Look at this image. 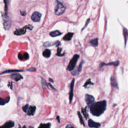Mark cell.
<instances>
[{
    "label": "cell",
    "mask_w": 128,
    "mask_h": 128,
    "mask_svg": "<svg viewBox=\"0 0 128 128\" xmlns=\"http://www.w3.org/2000/svg\"><path fill=\"white\" fill-rule=\"evenodd\" d=\"M106 106L107 103L106 101L94 103L90 107V112L94 116H99L104 112L106 109Z\"/></svg>",
    "instance_id": "6da1fadb"
},
{
    "label": "cell",
    "mask_w": 128,
    "mask_h": 128,
    "mask_svg": "<svg viewBox=\"0 0 128 128\" xmlns=\"http://www.w3.org/2000/svg\"><path fill=\"white\" fill-rule=\"evenodd\" d=\"M66 7L60 0H57L56 6L55 8V13L57 16L62 15L66 10Z\"/></svg>",
    "instance_id": "7a4b0ae2"
},
{
    "label": "cell",
    "mask_w": 128,
    "mask_h": 128,
    "mask_svg": "<svg viewBox=\"0 0 128 128\" xmlns=\"http://www.w3.org/2000/svg\"><path fill=\"white\" fill-rule=\"evenodd\" d=\"M79 57H80L79 55L77 54L73 56V58L70 61V63L67 68V70L69 71H72L74 69Z\"/></svg>",
    "instance_id": "3957f363"
},
{
    "label": "cell",
    "mask_w": 128,
    "mask_h": 128,
    "mask_svg": "<svg viewBox=\"0 0 128 128\" xmlns=\"http://www.w3.org/2000/svg\"><path fill=\"white\" fill-rule=\"evenodd\" d=\"M23 110L28 116H33L35 113L36 107L35 106H30L28 104H27L23 107Z\"/></svg>",
    "instance_id": "277c9868"
},
{
    "label": "cell",
    "mask_w": 128,
    "mask_h": 128,
    "mask_svg": "<svg viewBox=\"0 0 128 128\" xmlns=\"http://www.w3.org/2000/svg\"><path fill=\"white\" fill-rule=\"evenodd\" d=\"M33 28V27L32 25H27L25 27H24V28L21 29H18L16 31L14 32V34L18 36H20L22 35H24L26 33V30L27 29H28L29 30H32Z\"/></svg>",
    "instance_id": "5b68a950"
},
{
    "label": "cell",
    "mask_w": 128,
    "mask_h": 128,
    "mask_svg": "<svg viewBox=\"0 0 128 128\" xmlns=\"http://www.w3.org/2000/svg\"><path fill=\"white\" fill-rule=\"evenodd\" d=\"M85 101L88 106L90 107L95 103V99L92 96L86 94L85 96Z\"/></svg>",
    "instance_id": "8992f818"
},
{
    "label": "cell",
    "mask_w": 128,
    "mask_h": 128,
    "mask_svg": "<svg viewBox=\"0 0 128 128\" xmlns=\"http://www.w3.org/2000/svg\"><path fill=\"white\" fill-rule=\"evenodd\" d=\"M42 14L38 12H35L32 15L31 19L34 22H38L40 21Z\"/></svg>",
    "instance_id": "52a82bcc"
},
{
    "label": "cell",
    "mask_w": 128,
    "mask_h": 128,
    "mask_svg": "<svg viewBox=\"0 0 128 128\" xmlns=\"http://www.w3.org/2000/svg\"><path fill=\"white\" fill-rule=\"evenodd\" d=\"M74 84H75V79H73L71 82V86H70V92L69 94V100H70V103H71L73 96H74Z\"/></svg>",
    "instance_id": "ba28073f"
},
{
    "label": "cell",
    "mask_w": 128,
    "mask_h": 128,
    "mask_svg": "<svg viewBox=\"0 0 128 128\" xmlns=\"http://www.w3.org/2000/svg\"><path fill=\"white\" fill-rule=\"evenodd\" d=\"M88 125L90 128H99L101 127V124L93 121L92 120H89L88 121Z\"/></svg>",
    "instance_id": "9c48e42d"
},
{
    "label": "cell",
    "mask_w": 128,
    "mask_h": 128,
    "mask_svg": "<svg viewBox=\"0 0 128 128\" xmlns=\"http://www.w3.org/2000/svg\"><path fill=\"white\" fill-rule=\"evenodd\" d=\"M11 77L12 79H13L16 82H18V81L22 80L23 78L21 75L19 74H18V73H14V74H12L11 75Z\"/></svg>",
    "instance_id": "30bf717a"
},
{
    "label": "cell",
    "mask_w": 128,
    "mask_h": 128,
    "mask_svg": "<svg viewBox=\"0 0 128 128\" xmlns=\"http://www.w3.org/2000/svg\"><path fill=\"white\" fill-rule=\"evenodd\" d=\"M15 123L13 121H9L5 123L3 126H2V128H12L14 127Z\"/></svg>",
    "instance_id": "8fae6325"
},
{
    "label": "cell",
    "mask_w": 128,
    "mask_h": 128,
    "mask_svg": "<svg viewBox=\"0 0 128 128\" xmlns=\"http://www.w3.org/2000/svg\"><path fill=\"white\" fill-rule=\"evenodd\" d=\"M18 58L20 60H28L29 58V54L27 53H25L23 55L19 53V54L18 55Z\"/></svg>",
    "instance_id": "7c38bea8"
},
{
    "label": "cell",
    "mask_w": 128,
    "mask_h": 128,
    "mask_svg": "<svg viewBox=\"0 0 128 128\" xmlns=\"http://www.w3.org/2000/svg\"><path fill=\"white\" fill-rule=\"evenodd\" d=\"M10 97H7L5 99H3L2 98L0 97V105H5L6 103H8L9 101H10Z\"/></svg>",
    "instance_id": "4fadbf2b"
},
{
    "label": "cell",
    "mask_w": 128,
    "mask_h": 128,
    "mask_svg": "<svg viewBox=\"0 0 128 128\" xmlns=\"http://www.w3.org/2000/svg\"><path fill=\"white\" fill-rule=\"evenodd\" d=\"M73 35H74V34H73V33H68L67 34H66L65 36H64V37L63 38L64 40L65 41H70L72 37L73 36Z\"/></svg>",
    "instance_id": "5bb4252c"
},
{
    "label": "cell",
    "mask_w": 128,
    "mask_h": 128,
    "mask_svg": "<svg viewBox=\"0 0 128 128\" xmlns=\"http://www.w3.org/2000/svg\"><path fill=\"white\" fill-rule=\"evenodd\" d=\"M51 52L49 49L45 50L43 53V56L45 58H49L51 56Z\"/></svg>",
    "instance_id": "9a60e30c"
},
{
    "label": "cell",
    "mask_w": 128,
    "mask_h": 128,
    "mask_svg": "<svg viewBox=\"0 0 128 128\" xmlns=\"http://www.w3.org/2000/svg\"><path fill=\"white\" fill-rule=\"evenodd\" d=\"M62 34V33L58 30L53 31L50 33V35L51 36H52V37H56L59 36L61 35Z\"/></svg>",
    "instance_id": "2e32d148"
},
{
    "label": "cell",
    "mask_w": 128,
    "mask_h": 128,
    "mask_svg": "<svg viewBox=\"0 0 128 128\" xmlns=\"http://www.w3.org/2000/svg\"><path fill=\"white\" fill-rule=\"evenodd\" d=\"M24 71L23 70H8L3 72V73H1L0 75H3L5 74H7V73H16V72H23Z\"/></svg>",
    "instance_id": "e0dca14e"
},
{
    "label": "cell",
    "mask_w": 128,
    "mask_h": 128,
    "mask_svg": "<svg viewBox=\"0 0 128 128\" xmlns=\"http://www.w3.org/2000/svg\"><path fill=\"white\" fill-rule=\"evenodd\" d=\"M90 44L93 47H97L98 45V39H95L91 40L90 42Z\"/></svg>",
    "instance_id": "ac0fdd59"
},
{
    "label": "cell",
    "mask_w": 128,
    "mask_h": 128,
    "mask_svg": "<svg viewBox=\"0 0 128 128\" xmlns=\"http://www.w3.org/2000/svg\"><path fill=\"white\" fill-rule=\"evenodd\" d=\"M111 83L112 86L115 87V88H118V84L117 81L116 79H115L113 77H112L111 79Z\"/></svg>",
    "instance_id": "d6986e66"
},
{
    "label": "cell",
    "mask_w": 128,
    "mask_h": 128,
    "mask_svg": "<svg viewBox=\"0 0 128 128\" xmlns=\"http://www.w3.org/2000/svg\"><path fill=\"white\" fill-rule=\"evenodd\" d=\"M51 124L47 123V124H41L39 126L38 128H51Z\"/></svg>",
    "instance_id": "ffe728a7"
},
{
    "label": "cell",
    "mask_w": 128,
    "mask_h": 128,
    "mask_svg": "<svg viewBox=\"0 0 128 128\" xmlns=\"http://www.w3.org/2000/svg\"><path fill=\"white\" fill-rule=\"evenodd\" d=\"M120 62L119 61H116V62H111V63H110L109 64H103L104 65H114L115 67H117L119 65Z\"/></svg>",
    "instance_id": "44dd1931"
},
{
    "label": "cell",
    "mask_w": 128,
    "mask_h": 128,
    "mask_svg": "<svg viewBox=\"0 0 128 128\" xmlns=\"http://www.w3.org/2000/svg\"><path fill=\"white\" fill-rule=\"evenodd\" d=\"M123 32H124L125 40V43L126 44V42H127V39L128 38V31L126 28H124L123 29Z\"/></svg>",
    "instance_id": "7402d4cb"
},
{
    "label": "cell",
    "mask_w": 128,
    "mask_h": 128,
    "mask_svg": "<svg viewBox=\"0 0 128 128\" xmlns=\"http://www.w3.org/2000/svg\"><path fill=\"white\" fill-rule=\"evenodd\" d=\"M82 112L83 113V114L84 115V117H85L86 119H87L88 117V114L87 112V108H85V109L84 108H82Z\"/></svg>",
    "instance_id": "603a6c76"
},
{
    "label": "cell",
    "mask_w": 128,
    "mask_h": 128,
    "mask_svg": "<svg viewBox=\"0 0 128 128\" xmlns=\"http://www.w3.org/2000/svg\"><path fill=\"white\" fill-rule=\"evenodd\" d=\"M84 63V61H82L81 63V64L79 65V66L78 67V68L77 69V74H79V73L81 72L82 69V66H83V64Z\"/></svg>",
    "instance_id": "cb8c5ba5"
},
{
    "label": "cell",
    "mask_w": 128,
    "mask_h": 128,
    "mask_svg": "<svg viewBox=\"0 0 128 128\" xmlns=\"http://www.w3.org/2000/svg\"><path fill=\"white\" fill-rule=\"evenodd\" d=\"M78 116H79V118L80 123H81V124L85 126V124H84V120H83V118H82V115H81L80 113L78 112Z\"/></svg>",
    "instance_id": "d4e9b609"
},
{
    "label": "cell",
    "mask_w": 128,
    "mask_h": 128,
    "mask_svg": "<svg viewBox=\"0 0 128 128\" xmlns=\"http://www.w3.org/2000/svg\"><path fill=\"white\" fill-rule=\"evenodd\" d=\"M61 51H62V49L58 48V50H57V55L58 56H63L65 54H61Z\"/></svg>",
    "instance_id": "484cf974"
},
{
    "label": "cell",
    "mask_w": 128,
    "mask_h": 128,
    "mask_svg": "<svg viewBox=\"0 0 128 128\" xmlns=\"http://www.w3.org/2000/svg\"><path fill=\"white\" fill-rule=\"evenodd\" d=\"M89 84H93V83H92V82H91V80H90V79H89L87 82H86V83H85V84L84 85V87H87V86L88 85H89Z\"/></svg>",
    "instance_id": "4316f807"
},
{
    "label": "cell",
    "mask_w": 128,
    "mask_h": 128,
    "mask_svg": "<svg viewBox=\"0 0 128 128\" xmlns=\"http://www.w3.org/2000/svg\"><path fill=\"white\" fill-rule=\"evenodd\" d=\"M4 3L5 4V11H6V14H7V10H8V6H7V2H8V0H4Z\"/></svg>",
    "instance_id": "83f0119b"
},
{
    "label": "cell",
    "mask_w": 128,
    "mask_h": 128,
    "mask_svg": "<svg viewBox=\"0 0 128 128\" xmlns=\"http://www.w3.org/2000/svg\"><path fill=\"white\" fill-rule=\"evenodd\" d=\"M42 85H43V86L48 88L47 84L46 83V82H45V81L43 79H42Z\"/></svg>",
    "instance_id": "f1b7e54d"
},
{
    "label": "cell",
    "mask_w": 128,
    "mask_h": 128,
    "mask_svg": "<svg viewBox=\"0 0 128 128\" xmlns=\"http://www.w3.org/2000/svg\"><path fill=\"white\" fill-rule=\"evenodd\" d=\"M66 128H74V127H73L72 125H70V124H69V125H68L66 126Z\"/></svg>",
    "instance_id": "f546056e"
},
{
    "label": "cell",
    "mask_w": 128,
    "mask_h": 128,
    "mask_svg": "<svg viewBox=\"0 0 128 128\" xmlns=\"http://www.w3.org/2000/svg\"><path fill=\"white\" fill-rule=\"evenodd\" d=\"M27 70H28V71H36V69L35 68H30V69H28Z\"/></svg>",
    "instance_id": "4dcf8cb0"
},
{
    "label": "cell",
    "mask_w": 128,
    "mask_h": 128,
    "mask_svg": "<svg viewBox=\"0 0 128 128\" xmlns=\"http://www.w3.org/2000/svg\"><path fill=\"white\" fill-rule=\"evenodd\" d=\"M19 128H34V127H27L26 126H24V127H19Z\"/></svg>",
    "instance_id": "1f68e13d"
},
{
    "label": "cell",
    "mask_w": 128,
    "mask_h": 128,
    "mask_svg": "<svg viewBox=\"0 0 128 128\" xmlns=\"http://www.w3.org/2000/svg\"><path fill=\"white\" fill-rule=\"evenodd\" d=\"M49 85H50V86H51V87L53 89V90H56V89L55 88H54L53 86H52V85H51V84H49Z\"/></svg>",
    "instance_id": "d6a6232c"
},
{
    "label": "cell",
    "mask_w": 128,
    "mask_h": 128,
    "mask_svg": "<svg viewBox=\"0 0 128 128\" xmlns=\"http://www.w3.org/2000/svg\"><path fill=\"white\" fill-rule=\"evenodd\" d=\"M57 120H58V122L60 123V117H59V116H57Z\"/></svg>",
    "instance_id": "836d02e7"
},
{
    "label": "cell",
    "mask_w": 128,
    "mask_h": 128,
    "mask_svg": "<svg viewBox=\"0 0 128 128\" xmlns=\"http://www.w3.org/2000/svg\"><path fill=\"white\" fill-rule=\"evenodd\" d=\"M49 81H51L52 82H54V81H53V80L52 79H51V78H50V79H49Z\"/></svg>",
    "instance_id": "e575fe53"
},
{
    "label": "cell",
    "mask_w": 128,
    "mask_h": 128,
    "mask_svg": "<svg viewBox=\"0 0 128 128\" xmlns=\"http://www.w3.org/2000/svg\"><path fill=\"white\" fill-rule=\"evenodd\" d=\"M0 128H2V126H0Z\"/></svg>",
    "instance_id": "d590c367"
}]
</instances>
